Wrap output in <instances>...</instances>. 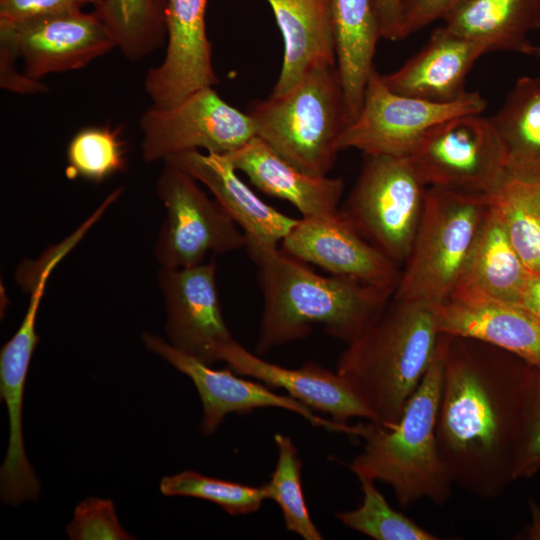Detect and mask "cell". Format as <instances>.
<instances>
[{"label":"cell","mask_w":540,"mask_h":540,"mask_svg":"<svg viewBox=\"0 0 540 540\" xmlns=\"http://www.w3.org/2000/svg\"><path fill=\"white\" fill-rule=\"evenodd\" d=\"M531 367L505 350L450 335L436 438L453 484L479 497L494 499L514 481Z\"/></svg>","instance_id":"1"},{"label":"cell","mask_w":540,"mask_h":540,"mask_svg":"<svg viewBox=\"0 0 540 540\" xmlns=\"http://www.w3.org/2000/svg\"><path fill=\"white\" fill-rule=\"evenodd\" d=\"M245 249L263 296L258 355L308 337L316 324L348 345L379 318L394 294L355 279L319 275L278 247Z\"/></svg>","instance_id":"2"},{"label":"cell","mask_w":540,"mask_h":540,"mask_svg":"<svg viewBox=\"0 0 540 540\" xmlns=\"http://www.w3.org/2000/svg\"><path fill=\"white\" fill-rule=\"evenodd\" d=\"M436 306L392 296L341 353L336 372L384 427L395 424L424 377L439 338Z\"/></svg>","instance_id":"3"},{"label":"cell","mask_w":540,"mask_h":540,"mask_svg":"<svg viewBox=\"0 0 540 540\" xmlns=\"http://www.w3.org/2000/svg\"><path fill=\"white\" fill-rule=\"evenodd\" d=\"M450 335L439 334L435 353L399 420L388 427L369 421L359 425L365 445L349 464L357 476L390 485L407 508L428 499L445 504L453 482L440 457L436 421L445 355Z\"/></svg>","instance_id":"4"},{"label":"cell","mask_w":540,"mask_h":540,"mask_svg":"<svg viewBox=\"0 0 540 540\" xmlns=\"http://www.w3.org/2000/svg\"><path fill=\"white\" fill-rule=\"evenodd\" d=\"M256 136L300 170L326 176L351 123L337 64L308 71L282 95L252 101L246 112Z\"/></svg>","instance_id":"5"},{"label":"cell","mask_w":540,"mask_h":540,"mask_svg":"<svg viewBox=\"0 0 540 540\" xmlns=\"http://www.w3.org/2000/svg\"><path fill=\"white\" fill-rule=\"evenodd\" d=\"M492 195L428 187L411 251L393 297L438 306L453 294Z\"/></svg>","instance_id":"6"},{"label":"cell","mask_w":540,"mask_h":540,"mask_svg":"<svg viewBox=\"0 0 540 540\" xmlns=\"http://www.w3.org/2000/svg\"><path fill=\"white\" fill-rule=\"evenodd\" d=\"M428 187L409 157L365 155L340 216L399 267L406 262Z\"/></svg>","instance_id":"7"},{"label":"cell","mask_w":540,"mask_h":540,"mask_svg":"<svg viewBox=\"0 0 540 540\" xmlns=\"http://www.w3.org/2000/svg\"><path fill=\"white\" fill-rule=\"evenodd\" d=\"M409 158L427 187L494 195L511 178L498 134L481 113L438 123Z\"/></svg>","instance_id":"8"},{"label":"cell","mask_w":540,"mask_h":540,"mask_svg":"<svg viewBox=\"0 0 540 540\" xmlns=\"http://www.w3.org/2000/svg\"><path fill=\"white\" fill-rule=\"evenodd\" d=\"M182 169L164 162L156 194L166 216L155 243V258L163 268L200 264L208 254L245 248L244 232L216 201Z\"/></svg>","instance_id":"9"},{"label":"cell","mask_w":540,"mask_h":540,"mask_svg":"<svg viewBox=\"0 0 540 540\" xmlns=\"http://www.w3.org/2000/svg\"><path fill=\"white\" fill-rule=\"evenodd\" d=\"M485 107V99L477 92H467L446 103L397 94L373 69L361 109L344 130L339 150L354 148L365 155L409 157L425 133L438 123L463 114L482 113Z\"/></svg>","instance_id":"10"},{"label":"cell","mask_w":540,"mask_h":540,"mask_svg":"<svg viewBox=\"0 0 540 540\" xmlns=\"http://www.w3.org/2000/svg\"><path fill=\"white\" fill-rule=\"evenodd\" d=\"M142 156L146 162L199 148L229 154L256 136L251 117L205 87L171 107L151 106L141 116Z\"/></svg>","instance_id":"11"},{"label":"cell","mask_w":540,"mask_h":540,"mask_svg":"<svg viewBox=\"0 0 540 540\" xmlns=\"http://www.w3.org/2000/svg\"><path fill=\"white\" fill-rule=\"evenodd\" d=\"M216 272L215 256L194 266L160 267L157 272L168 342L207 365L218 362L220 347L234 339L222 314Z\"/></svg>","instance_id":"12"},{"label":"cell","mask_w":540,"mask_h":540,"mask_svg":"<svg viewBox=\"0 0 540 540\" xmlns=\"http://www.w3.org/2000/svg\"><path fill=\"white\" fill-rule=\"evenodd\" d=\"M146 349L160 356L194 383L203 407L201 430L213 434L230 413L246 415L255 409L276 407L297 413L312 425L329 431L355 435L356 426L339 424L317 416L309 407L291 396L273 392L265 384L246 380L231 369L216 370L183 353L168 341L150 332L141 336Z\"/></svg>","instance_id":"13"},{"label":"cell","mask_w":540,"mask_h":540,"mask_svg":"<svg viewBox=\"0 0 540 540\" xmlns=\"http://www.w3.org/2000/svg\"><path fill=\"white\" fill-rule=\"evenodd\" d=\"M289 255L335 276L395 292L401 270L339 214L297 219L281 242Z\"/></svg>","instance_id":"14"},{"label":"cell","mask_w":540,"mask_h":540,"mask_svg":"<svg viewBox=\"0 0 540 540\" xmlns=\"http://www.w3.org/2000/svg\"><path fill=\"white\" fill-rule=\"evenodd\" d=\"M12 32L28 77L81 69L116 43L98 14L82 10L23 21L0 19Z\"/></svg>","instance_id":"15"},{"label":"cell","mask_w":540,"mask_h":540,"mask_svg":"<svg viewBox=\"0 0 540 540\" xmlns=\"http://www.w3.org/2000/svg\"><path fill=\"white\" fill-rule=\"evenodd\" d=\"M207 0H167V48L148 71L145 90L156 107H171L195 91L218 83L206 33Z\"/></svg>","instance_id":"16"},{"label":"cell","mask_w":540,"mask_h":540,"mask_svg":"<svg viewBox=\"0 0 540 540\" xmlns=\"http://www.w3.org/2000/svg\"><path fill=\"white\" fill-rule=\"evenodd\" d=\"M440 334L477 340L540 370V317L519 303L454 293L436 306Z\"/></svg>","instance_id":"17"},{"label":"cell","mask_w":540,"mask_h":540,"mask_svg":"<svg viewBox=\"0 0 540 540\" xmlns=\"http://www.w3.org/2000/svg\"><path fill=\"white\" fill-rule=\"evenodd\" d=\"M39 305L37 301L29 302L21 325L0 353V396L6 404L10 426L8 449L0 470V495L2 501L13 506L36 500L40 492V482L25 453L22 431L24 387L39 341Z\"/></svg>","instance_id":"18"},{"label":"cell","mask_w":540,"mask_h":540,"mask_svg":"<svg viewBox=\"0 0 540 540\" xmlns=\"http://www.w3.org/2000/svg\"><path fill=\"white\" fill-rule=\"evenodd\" d=\"M218 359L241 376H249L271 388H281L311 410L331 416L347 425L352 418L373 421V415L337 373L314 362L299 368H286L261 359L235 339L218 350Z\"/></svg>","instance_id":"19"},{"label":"cell","mask_w":540,"mask_h":540,"mask_svg":"<svg viewBox=\"0 0 540 540\" xmlns=\"http://www.w3.org/2000/svg\"><path fill=\"white\" fill-rule=\"evenodd\" d=\"M163 162L182 169L210 190L244 232L246 246L278 247L297 220L261 200L237 176L226 154L192 150L170 156Z\"/></svg>","instance_id":"20"},{"label":"cell","mask_w":540,"mask_h":540,"mask_svg":"<svg viewBox=\"0 0 540 540\" xmlns=\"http://www.w3.org/2000/svg\"><path fill=\"white\" fill-rule=\"evenodd\" d=\"M485 53L481 44L441 26L399 69L381 77L386 87L397 94L432 102H452L467 94V75Z\"/></svg>","instance_id":"21"},{"label":"cell","mask_w":540,"mask_h":540,"mask_svg":"<svg viewBox=\"0 0 540 540\" xmlns=\"http://www.w3.org/2000/svg\"><path fill=\"white\" fill-rule=\"evenodd\" d=\"M226 155L254 186L267 195L290 202L302 217L338 213L344 191L342 178L306 173L257 136Z\"/></svg>","instance_id":"22"},{"label":"cell","mask_w":540,"mask_h":540,"mask_svg":"<svg viewBox=\"0 0 540 540\" xmlns=\"http://www.w3.org/2000/svg\"><path fill=\"white\" fill-rule=\"evenodd\" d=\"M284 39V57L272 95L286 93L311 69L336 63L331 0H267Z\"/></svg>","instance_id":"23"},{"label":"cell","mask_w":540,"mask_h":540,"mask_svg":"<svg viewBox=\"0 0 540 540\" xmlns=\"http://www.w3.org/2000/svg\"><path fill=\"white\" fill-rule=\"evenodd\" d=\"M450 32L494 51L531 56L528 36L540 29V0H462L443 19Z\"/></svg>","instance_id":"24"},{"label":"cell","mask_w":540,"mask_h":540,"mask_svg":"<svg viewBox=\"0 0 540 540\" xmlns=\"http://www.w3.org/2000/svg\"><path fill=\"white\" fill-rule=\"evenodd\" d=\"M529 272L513 248L491 197L490 208L453 294L475 293L519 303Z\"/></svg>","instance_id":"25"},{"label":"cell","mask_w":540,"mask_h":540,"mask_svg":"<svg viewBox=\"0 0 540 540\" xmlns=\"http://www.w3.org/2000/svg\"><path fill=\"white\" fill-rule=\"evenodd\" d=\"M336 63L351 122L357 117L378 39L374 0H331Z\"/></svg>","instance_id":"26"},{"label":"cell","mask_w":540,"mask_h":540,"mask_svg":"<svg viewBox=\"0 0 540 540\" xmlns=\"http://www.w3.org/2000/svg\"><path fill=\"white\" fill-rule=\"evenodd\" d=\"M490 118L511 178L540 185V75L523 76Z\"/></svg>","instance_id":"27"},{"label":"cell","mask_w":540,"mask_h":540,"mask_svg":"<svg viewBox=\"0 0 540 540\" xmlns=\"http://www.w3.org/2000/svg\"><path fill=\"white\" fill-rule=\"evenodd\" d=\"M167 0H102L95 12L130 61L141 60L167 37Z\"/></svg>","instance_id":"28"},{"label":"cell","mask_w":540,"mask_h":540,"mask_svg":"<svg viewBox=\"0 0 540 540\" xmlns=\"http://www.w3.org/2000/svg\"><path fill=\"white\" fill-rule=\"evenodd\" d=\"M492 205L524 265L540 273V185L510 178Z\"/></svg>","instance_id":"29"},{"label":"cell","mask_w":540,"mask_h":540,"mask_svg":"<svg viewBox=\"0 0 540 540\" xmlns=\"http://www.w3.org/2000/svg\"><path fill=\"white\" fill-rule=\"evenodd\" d=\"M126 152L120 128L112 129L109 125L85 127L68 143L66 176L101 183L126 169Z\"/></svg>","instance_id":"30"},{"label":"cell","mask_w":540,"mask_h":540,"mask_svg":"<svg viewBox=\"0 0 540 540\" xmlns=\"http://www.w3.org/2000/svg\"><path fill=\"white\" fill-rule=\"evenodd\" d=\"M277 461L271 479L264 485L267 499L280 507L285 528L305 540H321L323 537L313 523L302 488V462L293 441L280 433L274 435Z\"/></svg>","instance_id":"31"},{"label":"cell","mask_w":540,"mask_h":540,"mask_svg":"<svg viewBox=\"0 0 540 540\" xmlns=\"http://www.w3.org/2000/svg\"><path fill=\"white\" fill-rule=\"evenodd\" d=\"M363 493L361 505L336 512L344 526L376 540H438L439 537L394 510L375 486V480L357 477Z\"/></svg>","instance_id":"32"},{"label":"cell","mask_w":540,"mask_h":540,"mask_svg":"<svg viewBox=\"0 0 540 540\" xmlns=\"http://www.w3.org/2000/svg\"><path fill=\"white\" fill-rule=\"evenodd\" d=\"M160 491L165 496H185L210 501L233 516L253 513L267 499L264 485L248 486L208 477L191 470L163 477Z\"/></svg>","instance_id":"33"},{"label":"cell","mask_w":540,"mask_h":540,"mask_svg":"<svg viewBox=\"0 0 540 540\" xmlns=\"http://www.w3.org/2000/svg\"><path fill=\"white\" fill-rule=\"evenodd\" d=\"M540 471V370L531 367L526 385L514 462V480Z\"/></svg>","instance_id":"34"},{"label":"cell","mask_w":540,"mask_h":540,"mask_svg":"<svg viewBox=\"0 0 540 540\" xmlns=\"http://www.w3.org/2000/svg\"><path fill=\"white\" fill-rule=\"evenodd\" d=\"M66 531L71 540L135 539L120 524L113 501L98 497H88L76 506Z\"/></svg>","instance_id":"35"},{"label":"cell","mask_w":540,"mask_h":540,"mask_svg":"<svg viewBox=\"0 0 540 540\" xmlns=\"http://www.w3.org/2000/svg\"><path fill=\"white\" fill-rule=\"evenodd\" d=\"M20 57L17 43L10 29L0 23V85L14 93L32 94L45 92L40 80L28 77L17 71L15 62Z\"/></svg>","instance_id":"36"},{"label":"cell","mask_w":540,"mask_h":540,"mask_svg":"<svg viewBox=\"0 0 540 540\" xmlns=\"http://www.w3.org/2000/svg\"><path fill=\"white\" fill-rule=\"evenodd\" d=\"M102 0H0V19L23 21L35 17L97 7Z\"/></svg>","instance_id":"37"},{"label":"cell","mask_w":540,"mask_h":540,"mask_svg":"<svg viewBox=\"0 0 540 540\" xmlns=\"http://www.w3.org/2000/svg\"><path fill=\"white\" fill-rule=\"evenodd\" d=\"M462 0H401V39L441 19Z\"/></svg>","instance_id":"38"},{"label":"cell","mask_w":540,"mask_h":540,"mask_svg":"<svg viewBox=\"0 0 540 540\" xmlns=\"http://www.w3.org/2000/svg\"><path fill=\"white\" fill-rule=\"evenodd\" d=\"M381 38L401 39V0H374Z\"/></svg>","instance_id":"39"},{"label":"cell","mask_w":540,"mask_h":540,"mask_svg":"<svg viewBox=\"0 0 540 540\" xmlns=\"http://www.w3.org/2000/svg\"><path fill=\"white\" fill-rule=\"evenodd\" d=\"M519 304L540 317V273L529 272Z\"/></svg>","instance_id":"40"},{"label":"cell","mask_w":540,"mask_h":540,"mask_svg":"<svg viewBox=\"0 0 540 540\" xmlns=\"http://www.w3.org/2000/svg\"><path fill=\"white\" fill-rule=\"evenodd\" d=\"M530 522L519 534L518 539L540 540V504L534 500L529 501Z\"/></svg>","instance_id":"41"},{"label":"cell","mask_w":540,"mask_h":540,"mask_svg":"<svg viewBox=\"0 0 540 540\" xmlns=\"http://www.w3.org/2000/svg\"><path fill=\"white\" fill-rule=\"evenodd\" d=\"M531 57L540 59V45H534Z\"/></svg>","instance_id":"42"}]
</instances>
